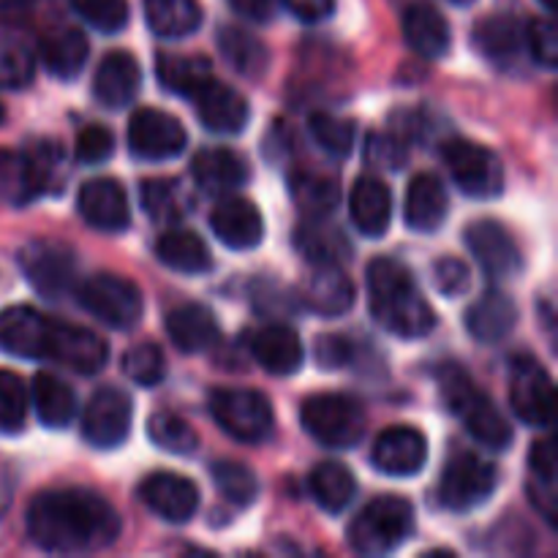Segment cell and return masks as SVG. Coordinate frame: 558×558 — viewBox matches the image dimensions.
Returning <instances> with one entry per match:
<instances>
[{
    "instance_id": "3",
    "label": "cell",
    "mask_w": 558,
    "mask_h": 558,
    "mask_svg": "<svg viewBox=\"0 0 558 558\" xmlns=\"http://www.w3.org/2000/svg\"><path fill=\"white\" fill-rule=\"evenodd\" d=\"M439 392L452 414L463 423V428L488 450H507L512 445V428L496 403L480 390L472 376L456 363H445L439 368Z\"/></svg>"
},
{
    "instance_id": "31",
    "label": "cell",
    "mask_w": 558,
    "mask_h": 558,
    "mask_svg": "<svg viewBox=\"0 0 558 558\" xmlns=\"http://www.w3.org/2000/svg\"><path fill=\"white\" fill-rule=\"evenodd\" d=\"M529 496L548 523H556L558 512V463L550 439H539L529 452Z\"/></svg>"
},
{
    "instance_id": "23",
    "label": "cell",
    "mask_w": 558,
    "mask_h": 558,
    "mask_svg": "<svg viewBox=\"0 0 558 558\" xmlns=\"http://www.w3.org/2000/svg\"><path fill=\"white\" fill-rule=\"evenodd\" d=\"M447 189L436 174L423 172L414 174L407 191V205H403V221L409 229L420 234H430L447 221Z\"/></svg>"
},
{
    "instance_id": "7",
    "label": "cell",
    "mask_w": 558,
    "mask_h": 558,
    "mask_svg": "<svg viewBox=\"0 0 558 558\" xmlns=\"http://www.w3.org/2000/svg\"><path fill=\"white\" fill-rule=\"evenodd\" d=\"M80 303L87 314L114 330H131L145 314V298L131 278L98 272L80 287Z\"/></svg>"
},
{
    "instance_id": "60",
    "label": "cell",
    "mask_w": 558,
    "mask_h": 558,
    "mask_svg": "<svg viewBox=\"0 0 558 558\" xmlns=\"http://www.w3.org/2000/svg\"><path fill=\"white\" fill-rule=\"evenodd\" d=\"M545 5V11H556V0H539Z\"/></svg>"
},
{
    "instance_id": "50",
    "label": "cell",
    "mask_w": 558,
    "mask_h": 558,
    "mask_svg": "<svg viewBox=\"0 0 558 558\" xmlns=\"http://www.w3.org/2000/svg\"><path fill=\"white\" fill-rule=\"evenodd\" d=\"M82 20L90 22L101 33L123 31L129 22V3L125 0H69Z\"/></svg>"
},
{
    "instance_id": "62",
    "label": "cell",
    "mask_w": 558,
    "mask_h": 558,
    "mask_svg": "<svg viewBox=\"0 0 558 558\" xmlns=\"http://www.w3.org/2000/svg\"><path fill=\"white\" fill-rule=\"evenodd\" d=\"M3 120H5V109H3V104H0V125H3Z\"/></svg>"
},
{
    "instance_id": "34",
    "label": "cell",
    "mask_w": 558,
    "mask_h": 558,
    "mask_svg": "<svg viewBox=\"0 0 558 558\" xmlns=\"http://www.w3.org/2000/svg\"><path fill=\"white\" fill-rule=\"evenodd\" d=\"M87 54H90V44H87L85 33L76 31V27L49 33L41 41L44 65H47L49 74L60 76V80H74L85 69Z\"/></svg>"
},
{
    "instance_id": "51",
    "label": "cell",
    "mask_w": 558,
    "mask_h": 558,
    "mask_svg": "<svg viewBox=\"0 0 558 558\" xmlns=\"http://www.w3.org/2000/svg\"><path fill=\"white\" fill-rule=\"evenodd\" d=\"M25 156L27 161H31L38 191H54V185H58V172L63 169V153H60V147L52 145V142H38V145H33Z\"/></svg>"
},
{
    "instance_id": "46",
    "label": "cell",
    "mask_w": 558,
    "mask_h": 558,
    "mask_svg": "<svg viewBox=\"0 0 558 558\" xmlns=\"http://www.w3.org/2000/svg\"><path fill=\"white\" fill-rule=\"evenodd\" d=\"M142 205L150 213L153 221L158 223L180 221L185 213L183 191H180L178 180H145V183H142Z\"/></svg>"
},
{
    "instance_id": "48",
    "label": "cell",
    "mask_w": 558,
    "mask_h": 558,
    "mask_svg": "<svg viewBox=\"0 0 558 558\" xmlns=\"http://www.w3.org/2000/svg\"><path fill=\"white\" fill-rule=\"evenodd\" d=\"M27 407H31V396H27L25 381L11 371H0V430L5 434L22 430Z\"/></svg>"
},
{
    "instance_id": "6",
    "label": "cell",
    "mask_w": 558,
    "mask_h": 558,
    "mask_svg": "<svg viewBox=\"0 0 558 558\" xmlns=\"http://www.w3.org/2000/svg\"><path fill=\"white\" fill-rule=\"evenodd\" d=\"M210 414L223 434L243 445H259L276 428L270 401L256 390H238V387L213 390Z\"/></svg>"
},
{
    "instance_id": "32",
    "label": "cell",
    "mask_w": 558,
    "mask_h": 558,
    "mask_svg": "<svg viewBox=\"0 0 558 558\" xmlns=\"http://www.w3.org/2000/svg\"><path fill=\"white\" fill-rule=\"evenodd\" d=\"M156 256L161 265L174 272H183V276H199L213 267V256L205 240L196 232H183V229L161 234L156 243Z\"/></svg>"
},
{
    "instance_id": "21",
    "label": "cell",
    "mask_w": 558,
    "mask_h": 558,
    "mask_svg": "<svg viewBox=\"0 0 558 558\" xmlns=\"http://www.w3.org/2000/svg\"><path fill=\"white\" fill-rule=\"evenodd\" d=\"M210 227L216 238L232 251L256 248L265 238V218L259 207L240 196H229L213 210Z\"/></svg>"
},
{
    "instance_id": "28",
    "label": "cell",
    "mask_w": 558,
    "mask_h": 558,
    "mask_svg": "<svg viewBox=\"0 0 558 558\" xmlns=\"http://www.w3.org/2000/svg\"><path fill=\"white\" fill-rule=\"evenodd\" d=\"M303 303L314 314L341 316L354 305V283L338 265H322L303 287Z\"/></svg>"
},
{
    "instance_id": "20",
    "label": "cell",
    "mask_w": 558,
    "mask_h": 558,
    "mask_svg": "<svg viewBox=\"0 0 558 558\" xmlns=\"http://www.w3.org/2000/svg\"><path fill=\"white\" fill-rule=\"evenodd\" d=\"M76 207H80V216L101 232H123L131 223L123 185L112 178L87 180L76 196Z\"/></svg>"
},
{
    "instance_id": "43",
    "label": "cell",
    "mask_w": 558,
    "mask_h": 558,
    "mask_svg": "<svg viewBox=\"0 0 558 558\" xmlns=\"http://www.w3.org/2000/svg\"><path fill=\"white\" fill-rule=\"evenodd\" d=\"M147 436L153 445L172 456H191L199 447V436L196 430L185 423L183 417L172 412H156L147 420Z\"/></svg>"
},
{
    "instance_id": "8",
    "label": "cell",
    "mask_w": 558,
    "mask_h": 558,
    "mask_svg": "<svg viewBox=\"0 0 558 558\" xmlns=\"http://www.w3.org/2000/svg\"><path fill=\"white\" fill-rule=\"evenodd\" d=\"M441 158L458 189L474 199H496L505 191V167L488 147L469 140H447Z\"/></svg>"
},
{
    "instance_id": "52",
    "label": "cell",
    "mask_w": 558,
    "mask_h": 558,
    "mask_svg": "<svg viewBox=\"0 0 558 558\" xmlns=\"http://www.w3.org/2000/svg\"><path fill=\"white\" fill-rule=\"evenodd\" d=\"M523 41L532 49V58L545 69H556L558 63V31L550 20L529 22L523 31Z\"/></svg>"
},
{
    "instance_id": "15",
    "label": "cell",
    "mask_w": 558,
    "mask_h": 558,
    "mask_svg": "<svg viewBox=\"0 0 558 558\" xmlns=\"http://www.w3.org/2000/svg\"><path fill=\"white\" fill-rule=\"evenodd\" d=\"M466 245L474 259H477V265L485 270V276L496 278V281H505V278H512L515 272H521V248H518L512 234L499 221H490V218L474 221L466 229Z\"/></svg>"
},
{
    "instance_id": "19",
    "label": "cell",
    "mask_w": 558,
    "mask_h": 558,
    "mask_svg": "<svg viewBox=\"0 0 558 558\" xmlns=\"http://www.w3.org/2000/svg\"><path fill=\"white\" fill-rule=\"evenodd\" d=\"M196 118L205 125L207 131L221 136L240 134V131L248 125L251 109L248 101L243 98V93H238L234 87L223 85V82L210 80L199 93L194 96Z\"/></svg>"
},
{
    "instance_id": "61",
    "label": "cell",
    "mask_w": 558,
    "mask_h": 558,
    "mask_svg": "<svg viewBox=\"0 0 558 558\" xmlns=\"http://www.w3.org/2000/svg\"><path fill=\"white\" fill-rule=\"evenodd\" d=\"M450 3H456V5H469V3H474V0H450Z\"/></svg>"
},
{
    "instance_id": "37",
    "label": "cell",
    "mask_w": 558,
    "mask_h": 558,
    "mask_svg": "<svg viewBox=\"0 0 558 558\" xmlns=\"http://www.w3.org/2000/svg\"><path fill=\"white\" fill-rule=\"evenodd\" d=\"M218 49L238 74L251 76V80H259L270 69V49L240 27H221L218 31Z\"/></svg>"
},
{
    "instance_id": "42",
    "label": "cell",
    "mask_w": 558,
    "mask_h": 558,
    "mask_svg": "<svg viewBox=\"0 0 558 558\" xmlns=\"http://www.w3.org/2000/svg\"><path fill=\"white\" fill-rule=\"evenodd\" d=\"M477 49L490 60H510L521 52L523 31L512 16H490L474 31Z\"/></svg>"
},
{
    "instance_id": "57",
    "label": "cell",
    "mask_w": 558,
    "mask_h": 558,
    "mask_svg": "<svg viewBox=\"0 0 558 558\" xmlns=\"http://www.w3.org/2000/svg\"><path fill=\"white\" fill-rule=\"evenodd\" d=\"M298 20L322 22L336 11V0H281Z\"/></svg>"
},
{
    "instance_id": "44",
    "label": "cell",
    "mask_w": 558,
    "mask_h": 558,
    "mask_svg": "<svg viewBox=\"0 0 558 558\" xmlns=\"http://www.w3.org/2000/svg\"><path fill=\"white\" fill-rule=\"evenodd\" d=\"M213 483L221 490V496L227 501H232L234 507H251L259 496V480L251 472V466L240 461H216L210 466Z\"/></svg>"
},
{
    "instance_id": "12",
    "label": "cell",
    "mask_w": 558,
    "mask_h": 558,
    "mask_svg": "<svg viewBox=\"0 0 558 558\" xmlns=\"http://www.w3.org/2000/svg\"><path fill=\"white\" fill-rule=\"evenodd\" d=\"M134 403L118 387H101L93 392L82 412V436L98 450H114L131 434Z\"/></svg>"
},
{
    "instance_id": "56",
    "label": "cell",
    "mask_w": 558,
    "mask_h": 558,
    "mask_svg": "<svg viewBox=\"0 0 558 558\" xmlns=\"http://www.w3.org/2000/svg\"><path fill=\"white\" fill-rule=\"evenodd\" d=\"M354 347L347 336H322L316 341V363L327 371L343 368L352 363Z\"/></svg>"
},
{
    "instance_id": "4",
    "label": "cell",
    "mask_w": 558,
    "mask_h": 558,
    "mask_svg": "<svg viewBox=\"0 0 558 558\" xmlns=\"http://www.w3.org/2000/svg\"><path fill=\"white\" fill-rule=\"evenodd\" d=\"M414 534V510L401 496L368 501L349 523V545L360 556H387Z\"/></svg>"
},
{
    "instance_id": "24",
    "label": "cell",
    "mask_w": 558,
    "mask_h": 558,
    "mask_svg": "<svg viewBox=\"0 0 558 558\" xmlns=\"http://www.w3.org/2000/svg\"><path fill=\"white\" fill-rule=\"evenodd\" d=\"M251 354L272 376H292L303 365V341L287 325H267L251 338Z\"/></svg>"
},
{
    "instance_id": "10",
    "label": "cell",
    "mask_w": 558,
    "mask_h": 558,
    "mask_svg": "<svg viewBox=\"0 0 558 558\" xmlns=\"http://www.w3.org/2000/svg\"><path fill=\"white\" fill-rule=\"evenodd\" d=\"M510 403L512 412L534 428H548L554 420V379L532 354L512 357Z\"/></svg>"
},
{
    "instance_id": "9",
    "label": "cell",
    "mask_w": 558,
    "mask_h": 558,
    "mask_svg": "<svg viewBox=\"0 0 558 558\" xmlns=\"http://www.w3.org/2000/svg\"><path fill=\"white\" fill-rule=\"evenodd\" d=\"M496 485H499V472L494 463L472 452H461L441 472L439 501L452 512H469L485 505L494 496Z\"/></svg>"
},
{
    "instance_id": "30",
    "label": "cell",
    "mask_w": 558,
    "mask_h": 558,
    "mask_svg": "<svg viewBox=\"0 0 558 558\" xmlns=\"http://www.w3.org/2000/svg\"><path fill=\"white\" fill-rule=\"evenodd\" d=\"M518 325V305L505 292H485L466 311V330L480 343H499Z\"/></svg>"
},
{
    "instance_id": "18",
    "label": "cell",
    "mask_w": 558,
    "mask_h": 558,
    "mask_svg": "<svg viewBox=\"0 0 558 558\" xmlns=\"http://www.w3.org/2000/svg\"><path fill=\"white\" fill-rule=\"evenodd\" d=\"M371 461L381 474L414 477V474L423 472L425 461H428V441L412 425H396L376 439Z\"/></svg>"
},
{
    "instance_id": "1",
    "label": "cell",
    "mask_w": 558,
    "mask_h": 558,
    "mask_svg": "<svg viewBox=\"0 0 558 558\" xmlns=\"http://www.w3.org/2000/svg\"><path fill=\"white\" fill-rule=\"evenodd\" d=\"M27 534L49 554H87L112 545L120 515L107 499L90 490H47L27 507Z\"/></svg>"
},
{
    "instance_id": "29",
    "label": "cell",
    "mask_w": 558,
    "mask_h": 558,
    "mask_svg": "<svg viewBox=\"0 0 558 558\" xmlns=\"http://www.w3.org/2000/svg\"><path fill=\"white\" fill-rule=\"evenodd\" d=\"M167 332L180 352H205L218 341V322L205 305L185 303L167 314Z\"/></svg>"
},
{
    "instance_id": "41",
    "label": "cell",
    "mask_w": 558,
    "mask_h": 558,
    "mask_svg": "<svg viewBox=\"0 0 558 558\" xmlns=\"http://www.w3.org/2000/svg\"><path fill=\"white\" fill-rule=\"evenodd\" d=\"M41 194L36 178H33L31 161L25 153L0 150V202L5 205H27Z\"/></svg>"
},
{
    "instance_id": "49",
    "label": "cell",
    "mask_w": 558,
    "mask_h": 558,
    "mask_svg": "<svg viewBox=\"0 0 558 558\" xmlns=\"http://www.w3.org/2000/svg\"><path fill=\"white\" fill-rule=\"evenodd\" d=\"M123 374L140 387H156L167 374L163 352L150 341L136 343L123 354Z\"/></svg>"
},
{
    "instance_id": "55",
    "label": "cell",
    "mask_w": 558,
    "mask_h": 558,
    "mask_svg": "<svg viewBox=\"0 0 558 558\" xmlns=\"http://www.w3.org/2000/svg\"><path fill=\"white\" fill-rule=\"evenodd\" d=\"M409 150L407 142L401 136L392 134H371L368 136V161L374 167H387V169H401L407 163Z\"/></svg>"
},
{
    "instance_id": "22",
    "label": "cell",
    "mask_w": 558,
    "mask_h": 558,
    "mask_svg": "<svg viewBox=\"0 0 558 558\" xmlns=\"http://www.w3.org/2000/svg\"><path fill=\"white\" fill-rule=\"evenodd\" d=\"M142 87V69L134 54L109 52L96 69L93 80V96L98 104L109 109L129 107Z\"/></svg>"
},
{
    "instance_id": "25",
    "label": "cell",
    "mask_w": 558,
    "mask_h": 558,
    "mask_svg": "<svg viewBox=\"0 0 558 558\" xmlns=\"http://www.w3.org/2000/svg\"><path fill=\"white\" fill-rule=\"evenodd\" d=\"M349 216L365 238H381L392 218V194L385 180L363 174L349 196Z\"/></svg>"
},
{
    "instance_id": "5",
    "label": "cell",
    "mask_w": 558,
    "mask_h": 558,
    "mask_svg": "<svg viewBox=\"0 0 558 558\" xmlns=\"http://www.w3.org/2000/svg\"><path fill=\"white\" fill-rule=\"evenodd\" d=\"M300 420L311 439L330 450H349L357 445L368 423L363 403L341 392H322V396L308 398L300 409Z\"/></svg>"
},
{
    "instance_id": "35",
    "label": "cell",
    "mask_w": 558,
    "mask_h": 558,
    "mask_svg": "<svg viewBox=\"0 0 558 558\" xmlns=\"http://www.w3.org/2000/svg\"><path fill=\"white\" fill-rule=\"evenodd\" d=\"M156 74L169 93L194 98L213 80V65L202 54H161Z\"/></svg>"
},
{
    "instance_id": "33",
    "label": "cell",
    "mask_w": 558,
    "mask_h": 558,
    "mask_svg": "<svg viewBox=\"0 0 558 558\" xmlns=\"http://www.w3.org/2000/svg\"><path fill=\"white\" fill-rule=\"evenodd\" d=\"M31 401L36 407V417L47 428H65L76 417V396L63 379L52 374H36L31 387Z\"/></svg>"
},
{
    "instance_id": "16",
    "label": "cell",
    "mask_w": 558,
    "mask_h": 558,
    "mask_svg": "<svg viewBox=\"0 0 558 558\" xmlns=\"http://www.w3.org/2000/svg\"><path fill=\"white\" fill-rule=\"evenodd\" d=\"M140 499L163 521L189 523L199 507V488L183 474L153 472L140 485Z\"/></svg>"
},
{
    "instance_id": "11",
    "label": "cell",
    "mask_w": 558,
    "mask_h": 558,
    "mask_svg": "<svg viewBox=\"0 0 558 558\" xmlns=\"http://www.w3.org/2000/svg\"><path fill=\"white\" fill-rule=\"evenodd\" d=\"M20 265L27 283L44 300L63 298L76 283L74 251L54 240H36V243L25 245L20 254Z\"/></svg>"
},
{
    "instance_id": "38",
    "label": "cell",
    "mask_w": 558,
    "mask_h": 558,
    "mask_svg": "<svg viewBox=\"0 0 558 558\" xmlns=\"http://www.w3.org/2000/svg\"><path fill=\"white\" fill-rule=\"evenodd\" d=\"M145 16L158 38H185L202 25L196 0H145Z\"/></svg>"
},
{
    "instance_id": "54",
    "label": "cell",
    "mask_w": 558,
    "mask_h": 558,
    "mask_svg": "<svg viewBox=\"0 0 558 558\" xmlns=\"http://www.w3.org/2000/svg\"><path fill=\"white\" fill-rule=\"evenodd\" d=\"M434 283L447 298H461L472 287V272H469L466 262L456 259V256H447V259L436 262Z\"/></svg>"
},
{
    "instance_id": "59",
    "label": "cell",
    "mask_w": 558,
    "mask_h": 558,
    "mask_svg": "<svg viewBox=\"0 0 558 558\" xmlns=\"http://www.w3.org/2000/svg\"><path fill=\"white\" fill-rule=\"evenodd\" d=\"M27 3H31V0H0V11H16Z\"/></svg>"
},
{
    "instance_id": "26",
    "label": "cell",
    "mask_w": 558,
    "mask_h": 558,
    "mask_svg": "<svg viewBox=\"0 0 558 558\" xmlns=\"http://www.w3.org/2000/svg\"><path fill=\"white\" fill-rule=\"evenodd\" d=\"M191 172H194L196 185L207 194H232L234 189L248 183V161L227 147L196 153Z\"/></svg>"
},
{
    "instance_id": "45",
    "label": "cell",
    "mask_w": 558,
    "mask_h": 558,
    "mask_svg": "<svg viewBox=\"0 0 558 558\" xmlns=\"http://www.w3.org/2000/svg\"><path fill=\"white\" fill-rule=\"evenodd\" d=\"M36 74V54L22 38L0 36V87L20 90Z\"/></svg>"
},
{
    "instance_id": "47",
    "label": "cell",
    "mask_w": 558,
    "mask_h": 558,
    "mask_svg": "<svg viewBox=\"0 0 558 558\" xmlns=\"http://www.w3.org/2000/svg\"><path fill=\"white\" fill-rule=\"evenodd\" d=\"M311 136L316 140V145L332 158H347L354 147V131L352 120H343L336 118V114H327V112H316L311 114Z\"/></svg>"
},
{
    "instance_id": "39",
    "label": "cell",
    "mask_w": 558,
    "mask_h": 558,
    "mask_svg": "<svg viewBox=\"0 0 558 558\" xmlns=\"http://www.w3.org/2000/svg\"><path fill=\"white\" fill-rule=\"evenodd\" d=\"M311 494L322 510L341 512L352 505L357 494V480L343 463L325 461L311 472Z\"/></svg>"
},
{
    "instance_id": "40",
    "label": "cell",
    "mask_w": 558,
    "mask_h": 558,
    "mask_svg": "<svg viewBox=\"0 0 558 558\" xmlns=\"http://www.w3.org/2000/svg\"><path fill=\"white\" fill-rule=\"evenodd\" d=\"M292 199L308 218L330 216L341 202V185L319 172H294L289 178Z\"/></svg>"
},
{
    "instance_id": "53",
    "label": "cell",
    "mask_w": 558,
    "mask_h": 558,
    "mask_svg": "<svg viewBox=\"0 0 558 558\" xmlns=\"http://www.w3.org/2000/svg\"><path fill=\"white\" fill-rule=\"evenodd\" d=\"M74 153L82 163L109 161L114 153L112 131L104 129V125H87V129H82L80 136H76Z\"/></svg>"
},
{
    "instance_id": "14",
    "label": "cell",
    "mask_w": 558,
    "mask_h": 558,
    "mask_svg": "<svg viewBox=\"0 0 558 558\" xmlns=\"http://www.w3.org/2000/svg\"><path fill=\"white\" fill-rule=\"evenodd\" d=\"M109 347L101 336L69 322H52L49 327L47 360L65 365L74 374L93 376L107 365Z\"/></svg>"
},
{
    "instance_id": "13",
    "label": "cell",
    "mask_w": 558,
    "mask_h": 558,
    "mask_svg": "<svg viewBox=\"0 0 558 558\" xmlns=\"http://www.w3.org/2000/svg\"><path fill=\"white\" fill-rule=\"evenodd\" d=\"M183 123L161 109H140L129 123V147L145 161H167L185 150Z\"/></svg>"
},
{
    "instance_id": "27",
    "label": "cell",
    "mask_w": 558,
    "mask_h": 558,
    "mask_svg": "<svg viewBox=\"0 0 558 558\" xmlns=\"http://www.w3.org/2000/svg\"><path fill=\"white\" fill-rule=\"evenodd\" d=\"M403 36L420 58L428 60L445 58L452 41L447 20L428 3H412L403 11Z\"/></svg>"
},
{
    "instance_id": "17",
    "label": "cell",
    "mask_w": 558,
    "mask_h": 558,
    "mask_svg": "<svg viewBox=\"0 0 558 558\" xmlns=\"http://www.w3.org/2000/svg\"><path fill=\"white\" fill-rule=\"evenodd\" d=\"M52 319L31 305H11L0 314V349L11 357L47 360Z\"/></svg>"
},
{
    "instance_id": "2",
    "label": "cell",
    "mask_w": 558,
    "mask_h": 558,
    "mask_svg": "<svg viewBox=\"0 0 558 558\" xmlns=\"http://www.w3.org/2000/svg\"><path fill=\"white\" fill-rule=\"evenodd\" d=\"M368 303L374 319L398 338H423L436 327L434 308L412 272L396 259H374L368 265Z\"/></svg>"
},
{
    "instance_id": "36",
    "label": "cell",
    "mask_w": 558,
    "mask_h": 558,
    "mask_svg": "<svg viewBox=\"0 0 558 558\" xmlns=\"http://www.w3.org/2000/svg\"><path fill=\"white\" fill-rule=\"evenodd\" d=\"M294 245L300 254L311 262V265H338L341 259H349L352 248H349L347 238L338 232L330 223L311 218V221L300 223L294 232Z\"/></svg>"
},
{
    "instance_id": "58",
    "label": "cell",
    "mask_w": 558,
    "mask_h": 558,
    "mask_svg": "<svg viewBox=\"0 0 558 558\" xmlns=\"http://www.w3.org/2000/svg\"><path fill=\"white\" fill-rule=\"evenodd\" d=\"M234 11H238L243 20L251 22H267L276 9V0H229Z\"/></svg>"
}]
</instances>
